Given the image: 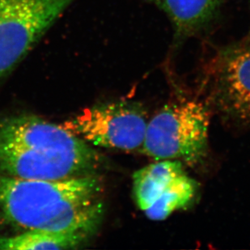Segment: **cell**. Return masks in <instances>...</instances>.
Instances as JSON below:
<instances>
[{
  "mask_svg": "<svg viewBox=\"0 0 250 250\" xmlns=\"http://www.w3.org/2000/svg\"><path fill=\"white\" fill-rule=\"evenodd\" d=\"M97 173L61 180L0 175V220L17 229L83 234L92 237L104 213Z\"/></svg>",
  "mask_w": 250,
  "mask_h": 250,
  "instance_id": "6da1fadb",
  "label": "cell"
},
{
  "mask_svg": "<svg viewBox=\"0 0 250 250\" xmlns=\"http://www.w3.org/2000/svg\"><path fill=\"white\" fill-rule=\"evenodd\" d=\"M102 156L62 125L33 115L0 118V175L61 180L97 173Z\"/></svg>",
  "mask_w": 250,
  "mask_h": 250,
  "instance_id": "7a4b0ae2",
  "label": "cell"
},
{
  "mask_svg": "<svg viewBox=\"0 0 250 250\" xmlns=\"http://www.w3.org/2000/svg\"><path fill=\"white\" fill-rule=\"evenodd\" d=\"M209 125V112L201 102L167 104L149 119L143 152L156 161L198 163L208 151Z\"/></svg>",
  "mask_w": 250,
  "mask_h": 250,
  "instance_id": "3957f363",
  "label": "cell"
},
{
  "mask_svg": "<svg viewBox=\"0 0 250 250\" xmlns=\"http://www.w3.org/2000/svg\"><path fill=\"white\" fill-rule=\"evenodd\" d=\"M77 0H0V81Z\"/></svg>",
  "mask_w": 250,
  "mask_h": 250,
  "instance_id": "277c9868",
  "label": "cell"
},
{
  "mask_svg": "<svg viewBox=\"0 0 250 250\" xmlns=\"http://www.w3.org/2000/svg\"><path fill=\"white\" fill-rule=\"evenodd\" d=\"M148 121L142 104L121 99L83 109L61 125L92 146L131 151L142 148Z\"/></svg>",
  "mask_w": 250,
  "mask_h": 250,
  "instance_id": "5b68a950",
  "label": "cell"
},
{
  "mask_svg": "<svg viewBox=\"0 0 250 250\" xmlns=\"http://www.w3.org/2000/svg\"><path fill=\"white\" fill-rule=\"evenodd\" d=\"M212 97L227 118L250 125V45L220 49L212 63Z\"/></svg>",
  "mask_w": 250,
  "mask_h": 250,
  "instance_id": "8992f818",
  "label": "cell"
},
{
  "mask_svg": "<svg viewBox=\"0 0 250 250\" xmlns=\"http://www.w3.org/2000/svg\"><path fill=\"white\" fill-rule=\"evenodd\" d=\"M166 13L173 28L172 50L205 29L224 0H147Z\"/></svg>",
  "mask_w": 250,
  "mask_h": 250,
  "instance_id": "52a82bcc",
  "label": "cell"
},
{
  "mask_svg": "<svg viewBox=\"0 0 250 250\" xmlns=\"http://www.w3.org/2000/svg\"><path fill=\"white\" fill-rule=\"evenodd\" d=\"M185 172L182 161L177 160H161L135 172L133 189L139 209L146 210L172 180Z\"/></svg>",
  "mask_w": 250,
  "mask_h": 250,
  "instance_id": "ba28073f",
  "label": "cell"
},
{
  "mask_svg": "<svg viewBox=\"0 0 250 250\" xmlns=\"http://www.w3.org/2000/svg\"><path fill=\"white\" fill-rule=\"evenodd\" d=\"M89 238L83 234L29 230L0 236V250H71L78 248Z\"/></svg>",
  "mask_w": 250,
  "mask_h": 250,
  "instance_id": "9c48e42d",
  "label": "cell"
},
{
  "mask_svg": "<svg viewBox=\"0 0 250 250\" xmlns=\"http://www.w3.org/2000/svg\"><path fill=\"white\" fill-rule=\"evenodd\" d=\"M198 189V182L185 172L172 180L144 212L146 217L154 221L166 220L172 213L189 205L195 198Z\"/></svg>",
  "mask_w": 250,
  "mask_h": 250,
  "instance_id": "30bf717a",
  "label": "cell"
}]
</instances>
